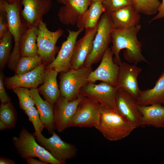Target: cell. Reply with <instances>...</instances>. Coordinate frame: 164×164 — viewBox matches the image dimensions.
Masks as SVG:
<instances>
[{"label": "cell", "mask_w": 164, "mask_h": 164, "mask_svg": "<svg viewBox=\"0 0 164 164\" xmlns=\"http://www.w3.org/2000/svg\"><path fill=\"white\" fill-rule=\"evenodd\" d=\"M141 29V26L138 24L127 29H112L111 49L114 56V61L118 65L122 63L119 53L123 49H125L123 53L125 58L129 62L135 65L141 62L149 63L142 53V43L137 38Z\"/></svg>", "instance_id": "6da1fadb"}, {"label": "cell", "mask_w": 164, "mask_h": 164, "mask_svg": "<svg viewBox=\"0 0 164 164\" xmlns=\"http://www.w3.org/2000/svg\"><path fill=\"white\" fill-rule=\"evenodd\" d=\"M22 5L21 0H14L12 4L9 3L6 0H0V9L5 12L9 31L14 41L13 49L8 61V66L12 70H15L21 57L20 39L22 34L28 28L21 20Z\"/></svg>", "instance_id": "7a4b0ae2"}, {"label": "cell", "mask_w": 164, "mask_h": 164, "mask_svg": "<svg viewBox=\"0 0 164 164\" xmlns=\"http://www.w3.org/2000/svg\"><path fill=\"white\" fill-rule=\"evenodd\" d=\"M136 128L118 112L101 105L99 123L96 128L107 139L112 141L121 140Z\"/></svg>", "instance_id": "3957f363"}, {"label": "cell", "mask_w": 164, "mask_h": 164, "mask_svg": "<svg viewBox=\"0 0 164 164\" xmlns=\"http://www.w3.org/2000/svg\"><path fill=\"white\" fill-rule=\"evenodd\" d=\"M36 138L23 127L19 137L14 136L13 144L19 155L23 159L36 157L39 160L51 164H63L55 159L44 148L38 144Z\"/></svg>", "instance_id": "277c9868"}, {"label": "cell", "mask_w": 164, "mask_h": 164, "mask_svg": "<svg viewBox=\"0 0 164 164\" xmlns=\"http://www.w3.org/2000/svg\"><path fill=\"white\" fill-rule=\"evenodd\" d=\"M112 23L110 14L104 12L101 15L97 25V30L93 43L92 51L87 58L84 65L91 66L101 61L112 42Z\"/></svg>", "instance_id": "5b68a950"}, {"label": "cell", "mask_w": 164, "mask_h": 164, "mask_svg": "<svg viewBox=\"0 0 164 164\" xmlns=\"http://www.w3.org/2000/svg\"><path fill=\"white\" fill-rule=\"evenodd\" d=\"M92 71L91 67L84 65L78 69L72 68L63 72L59 83L61 95L70 101L77 99L80 95L81 88L88 82L87 78Z\"/></svg>", "instance_id": "8992f818"}, {"label": "cell", "mask_w": 164, "mask_h": 164, "mask_svg": "<svg viewBox=\"0 0 164 164\" xmlns=\"http://www.w3.org/2000/svg\"><path fill=\"white\" fill-rule=\"evenodd\" d=\"M33 135L40 145L63 164H65L67 160L75 157L77 155V147L73 144L62 140L54 131L52 136L49 138L45 137L41 132Z\"/></svg>", "instance_id": "52a82bcc"}, {"label": "cell", "mask_w": 164, "mask_h": 164, "mask_svg": "<svg viewBox=\"0 0 164 164\" xmlns=\"http://www.w3.org/2000/svg\"><path fill=\"white\" fill-rule=\"evenodd\" d=\"M101 106L96 100L85 97L79 104L69 127L96 128L99 123Z\"/></svg>", "instance_id": "ba28073f"}, {"label": "cell", "mask_w": 164, "mask_h": 164, "mask_svg": "<svg viewBox=\"0 0 164 164\" xmlns=\"http://www.w3.org/2000/svg\"><path fill=\"white\" fill-rule=\"evenodd\" d=\"M38 28L37 43L38 55L42 61L51 62L55 58L56 54L59 51L56 44L63 35L64 31L59 28L55 31H51L43 21L39 23Z\"/></svg>", "instance_id": "9c48e42d"}, {"label": "cell", "mask_w": 164, "mask_h": 164, "mask_svg": "<svg viewBox=\"0 0 164 164\" xmlns=\"http://www.w3.org/2000/svg\"><path fill=\"white\" fill-rule=\"evenodd\" d=\"M117 88L110 84L102 82L98 84L88 82L82 87L80 94L94 99L101 105L118 112L116 103Z\"/></svg>", "instance_id": "30bf717a"}, {"label": "cell", "mask_w": 164, "mask_h": 164, "mask_svg": "<svg viewBox=\"0 0 164 164\" xmlns=\"http://www.w3.org/2000/svg\"><path fill=\"white\" fill-rule=\"evenodd\" d=\"M85 97L80 94L73 101H70L61 95L54 105V118L55 129L62 132L69 128L80 102Z\"/></svg>", "instance_id": "8fae6325"}, {"label": "cell", "mask_w": 164, "mask_h": 164, "mask_svg": "<svg viewBox=\"0 0 164 164\" xmlns=\"http://www.w3.org/2000/svg\"><path fill=\"white\" fill-rule=\"evenodd\" d=\"M113 54L108 47L105 52L99 65L89 75L87 82L98 80L106 82L116 87L119 65L114 62Z\"/></svg>", "instance_id": "7c38bea8"}, {"label": "cell", "mask_w": 164, "mask_h": 164, "mask_svg": "<svg viewBox=\"0 0 164 164\" xmlns=\"http://www.w3.org/2000/svg\"><path fill=\"white\" fill-rule=\"evenodd\" d=\"M67 29L68 35L67 39L63 43L56 57L48 67L58 73L66 72L72 68L71 61L77 39L84 29H79L76 31Z\"/></svg>", "instance_id": "4fadbf2b"}, {"label": "cell", "mask_w": 164, "mask_h": 164, "mask_svg": "<svg viewBox=\"0 0 164 164\" xmlns=\"http://www.w3.org/2000/svg\"><path fill=\"white\" fill-rule=\"evenodd\" d=\"M23 9L21 15L23 23L28 27L38 26L44 15L52 5V0H21Z\"/></svg>", "instance_id": "5bb4252c"}, {"label": "cell", "mask_w": 164, "mask_h": 164, "mask_svg": "<svg viewBox=\"0 0 164 164\" xmlns=\"http://www.w3.org/2000/svg\"><path fill=\"white\" fill-rule=\"evenodd\" d=\"M142 70L136 65L121 63L119 65L116 88L124 89L136 100L141 91L138 86L137 78Z\"/></svg>", "instance_id": "9a60e30c"}, {"label": "cell", "mask_w": 164, "mask_h": 164, "mask_svg": "<svg viewBox=\"0 0 164 164\" xmlns=\"http://www.w3.org/2000/svg\"><path fill=\"white\" fill-rule=\"evenodd\" d=\"M116 103L118 113L138 128L142 114L137 107L136 100L122 88L117 89Z\"/></svg>", "instance_id": "2e32d148"}, {"label": "cell", "mask_w": 164, "mask_h": 164, "mask_svg": "<svg viewBox=\"0 0 164 164\" xmlns=\"http://www.w3.org/2000/svg\"><path fill=\"white\" fill-rule=\"evenodd\" d=\"M45 70V65L42 63L28 73L6 78L5 84L8 88L12 89L19 87L37 88L43 83Z\"/></svg>", "instance_id": "e0dca14e"}, {"label": "cell", "mask_w": 164, "mask_h": 164, "mask_svg": "<svg viewBox=\"0 0 164 164\" xmlns=\"http://www.w3.org/2000/svg\"><path fill=\"white\" fill-rule=\"evenodd\" d=\"M97 30V26L93 28L86 29L84 36L77 41L71 61L72 68L78 69L84 65L92 51Z\"/></svg>", "instance_id": "ac0fdd59"}, {"label": "cell", "mask_w": 164, "mask_h": 164, "mask_svg": "<svg viewBox=\"0 0 164 164\" xmlns=\"http://www.w3.org/2000/svg\"><path fill=\"white\" fill-rule=\"evenodd\" d=\"M92 0H66V3L60 9L58 16L63 24L74 25L79 18L88 9Z\"/></svg>", "instance_id": "d6986e66"}, {"label": "cell", "mask_w": 164, "mask_h": 164, "mask_svg": "<svg viewBox=\"0 0 164 164\" xmlns=\"http://www.w3.org/2000/svg\"><path fill=\"white\" fill-rule=\"evenodd\" d=\"M113 29H125L139 24L141 15L133 5L126 6L110 14Z\"/></svg>", "instance_id": "ffe728a7"}, {"label": "cell", "mask_w": 164, "mask_h": 164, "mask_svg": "<svg viewBox=\"0 0 164 164\" xmlns=\"http://www.w3.org/2000/svg\"><path fill=\"white\" fill-rule=\"evenodd\" d=\"M137 107L142 116L140 126H152L164 129V107L156 104L147 106L137 104Z\"/></svg>", "instance_id": "44dd1931"}, {"label": "cell", "mask_w": 164, "mask_h": 164, "mask_svg": "<svg viewBox=\"0 0 164 164\" xmlns=\"http://www.w3.org/2000/svg\"><path fill=\"white\" fill-rule=\"evenodd\" d=\"M58 73L56 70L49 67L46 69L43 83L38 89L45 100L53 105L61 96L57 81Z\"/></svg>", "instance_id": "7402d4cb"}, {"label": "cell", "mask_w": 164, "mask_h": 164, "mask_svg": "<svg viewBox=\"0 0 164 164\" xmlns=\"http://www.w3.org/2000/svg\"><path fill=\"white\" fill-rule=\"evenodd\" d=\"M136 102L140 106L164 104V70L153 88L141 91Z\"/></svg>", "instance_id": "603a6c76"}, {"label": "cell", "mask_w": 164, "mask_h": 164, "mask_svg": "<svg viewBox=\"0 0 164 164\" xmlns=\"http://www.w3.org/2000/svg\"><path fill=\"white\" fill-rule=\"evenodd\" d=\"M35 105L39 114L40 118L49 133L52 134L55 129L54 118V105L40 96L37 88L30 89Z\"/></svg>", "instance_id": "cb8c5ba5"}, {"label": "cell", "mask_w": 164, "mask_h": 164, "mask_svg": "<svg viewBox=\"0 0 164 164\" xmlns=\"http://www.w3.org/2000/svg\"><path fill=\"white\" fill-rule=\"evenodd\" d=\"M105 12L102 2L98 0L92 2L88 9L79 18L76 23L78 29H86L97 26L102 14Z\"/></svg>", "instance_id": "d4e9b609"}, {"label": "cell", "mask_w": 164, "mask_h": 164, "mask_svg": "<svg viewBox=\"0 0 164 164\" xmlns=\"http://www.w3.org/2000/svg\"><path fill=\"white\" fill-rule=\"evenodd\" d=\"M38 26L28 28L24 32L20 42V56H32L38 55L37 43Z\"/></svg>", "instance_id": "484cf974"}, {"label": "cell", "mask_w": 164, "mask_h": 164, "mask_svg": "<svg viewBox=\"0 0 164 164\" xmlns=\"http://www.w3.org/2000/svg\"><path fill=\"white\" fill-rule=\"evenodd\" d=\"M42 60L38 55L32 56H21L15 70V74L28 73L42 64Z\"/></svg>", "instance_id": "4316f807"}, {"label": "cell", "mask_w": 164, "mask_h": 164, "mask_svg": "<svg viewBox=\"0 0 164 164\" xmlns=\"http://www.w3.org/2000/svg\"><path fill=\"white\" fill-rule=\"evenodd\" d=\"M132 2L139 13L147 15L156 14L161 3L159 0H132Z\"/></svg>", "instance_id": "83f0119b"}, {"label": "cell", "mask_w": 164, "mask_h": 164, "mask_svg": "<svg viewBox=\"0 0 164 164\" xmlns=\"http://www.w3.org/2000/svg\"><path fill=\"white\" fill-rule=\"evenodd\" d=\"M16 120V112L10 101L2 103L0 107V120L5 124L8 129L15 127Z\"/></svg>", "instance_id": "f1b7e54d"}, {"label": "cell", "mask_w": 164, "mask_h": 164, "mask_svg": "<svg viewBox=\"0 0 164 164\" xmlns=\"http://www.w3.org/2000/svg\"><path fill=\"white\" fill-rule=\"evenodd\" d=\"M13 37L9 31L0 39V65L2 67L8 62L11 53Z\"/></svg>", "instance_id": "f546056e"}, {"label": "cell", "mask_w": 164, "mask_h": 164, "mask_svg": "<svg viewBox=\"0 0 164 164\" xmlns=\"http://www.w3.org/2000/svg\"><path fill=\"white\" fill-rule=\"evenodd\" d=\"M12 89L18 97L19 105L22 109L25 111L34 106L35 101L30 90L27 88L21 87Z\"/></svg>", "instance_id": "4dcf8cb0"}, {"label": "cell", "mask_w": 164, "mask_h": 164, "mask_svg": "<svg viewBox=\"0 0 164 164\" xmlns=\"http://www.w3.org/2000/svg\"><path fill=\"white\" fill-rule=\"evenodd\" d=\"M28 117L29 120L31 121L35 129L34 134H38L43 131L44 125L40 117L38 110L33 106L24 111Z\"/></svg>", "instance_id": "1f68e13d"}, {"label": "cell", "mask_w": 164, "mask_h": 164, "mask_svg": "<svg viewBox=\"0 0 164 164\" xmlns=\"http://www.w3.org/2000/svg\"><path fill=\"white\" fill-rule=\"evenodd\" d=\"M102 4L105 12L111 14L127 6L133 5L132 0H104Z\"/></svg>", "instance_id": "d6a6232c"}, {"label": "cell", "mask_w": 164, "mask_h": 164, "mask_svg": "<svg viewBox=\"0 0 164 164\" xmlns=\"http://www.w3.org/2000/svg\"><path fill=\"white\" fill-rule=\"evenodd\" d=\"M0 14V39L2 38L9 31L7 21H6L4 16L5 11L1 9Z\"/></svg>", "instance_id": "836d02e7"}, {"label": "cell", "mask_w": 164, "mask_h": 164, "mask_svg": "<svg viewBox=\"0 0 164 164\" xmlns=\"http://www.w3.org/2000/svg\"><path fill=\"white\" fill-rule=\"evenodd\" d=\"M3 76L0 75V100L2 103H6L9 102V97L5 88Z\"/></svg>", "instance_id": "e575fe53"}, {"label": "cell", "mask_w": 164, "mask_h": 164, "mask_svg": "<svg viewBox=\"0 0 164 164\" xmlns=\"http://www.w3.org/2000/svg\"><path fill=\"white\" fill-rule=\"evenodd\" d=\"M164 17V0H162V2L158 8V13L149 21L151 22L155 20Z\"/></svg>", "instance_id": "d590c367"}, {"label": "cell", "mask_w": 164, "mask_h": 164, "mask_svg": "<svg viewBox=\"0 0 164 164\" xmlns=\"http://www.w3.org/2000/svg\"><path fill=\"white\" fill-rule=\"evenodd\" d=\"M26 162L28 164H47V163L34 159L32 157H29L26 159Z\"/></svg>", "instance_id": "8d00e7d4"}, {"label": "cell", "mask_w": 164, "mask_h": 164, "mask_svg": "<svg viewBox=\"0 0 164 164\" xmlns=\"http://www.w3.org/2000/svg\"><path fill=\"white\" fill-rule=\"evenodd\" d=\"M0 164H15V162L13 160L4 157H1L0 158Z\"/></svg>", "instance_id": "74e56055"}, {"label": "cell", "mask_w": 164, "mask_h": 164, "mask_svg": "<svg viewBox=\"0 0 164 164\" xmlns=\"http://www.w3.org/2000/svg\"><path fill=\"white\" fill-rule=\"evenodd\" d=\"M7 129H8V128L5 124L1 120H0V131H2Z\"/></svg>", "instance_id": "f35d334b"}, {"label": "cell", "mask_w": 164, "mask_h": 164, "mask_svg": "<svg viewBox=\"0 0 164 164\" xmlns=\"http://www.w3.org/2000/svg\"><path fill=\"white\" fill-rule=\"evenodd\" d=\"M56 1L59 3L64 5L66 4V0H56Z\"/></svg>", "instance_id": "ab89813d"}, {"label": "cell", "mask_w": 164, "mask_h": 164, "mask_svg": "<svg viewBox=\"0 0 164 164\" xmlns=\"http://www.w3.org/2000/svg\"><path fill=\"white\" fill-rule=\"evenodd\" d=\"M10 4H12V3L14 2V0H6Z\"/></svg>", "instance_id": "60d3db41"}, {"label": "cell", "mask_w": 164, "mask_h": 164, "mask_svg": "<svg viewBox=\"0 0 164 164\" xmlns=\"http://www.w3.org/2000/svg\"><path fill=\"white\" fill-rule=\"evenodd\" d=\"M98 0H100V1H101L102 2H103L104 1V0H92V2H95V1H98Z\"/></svg>", "instance_id": "b9f144b4"}]
</instances>
